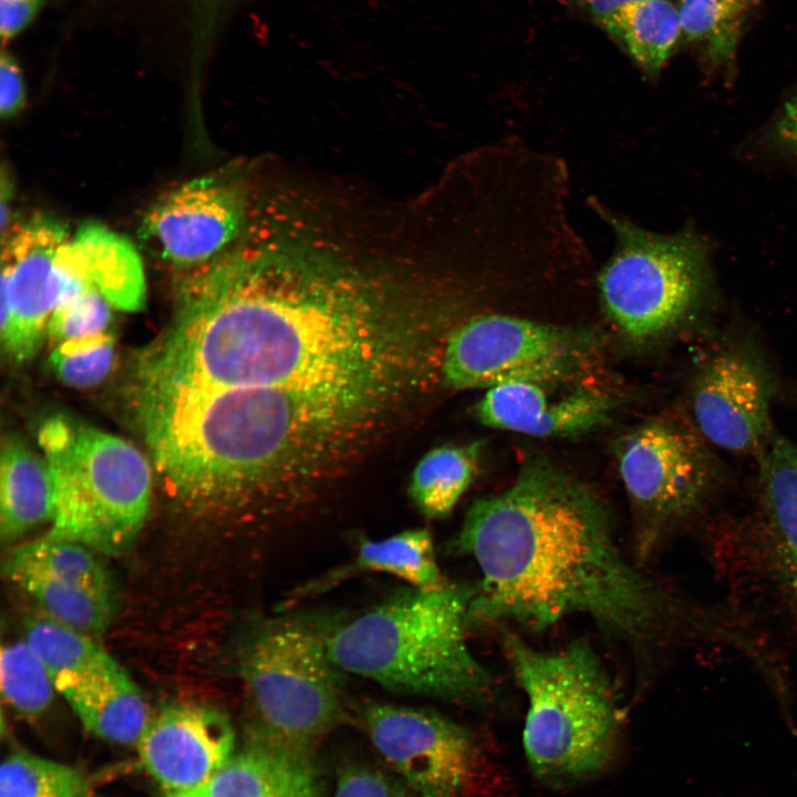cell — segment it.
Segmentation results:
<instances>
[{
	"label": "cell",
	"mask_w": 797,
	"mask_h": 797,
	"mask_svg": "<svg viewBox=\"0 0 797 797\" xmlns=\"http://www.w3.org/2000/svg\"><path fill=\"white\" fill-rule=\"evenodd\" d=\"M192 270L141 380L250 389L312 407L348 393L370 303L365 269L303 244L266 241Z\"/></svg>",
	"instance_id": "obj_1"
},
{
	"label": "cell",
	"mask_w": 797,
	"mask_h": 797,
	"mask_svg": "<svg viewBox=\"0 0 797 797\" xmlns=\"http://www.w3.org/2000/svg\"><path fill=\"white\" fill-rule=\"evenodd\" d=\"M456 545L482 575L472 623L510 620L542 630L582 613L645 658L670 643L731 646L738 638L734 612L685 600L634 567L602 500L544 460L476 500Z\"/></svg>",
	"instance_id": "obj_2"
},
{
	"label": "cell",
	"mask_w": 797,
	"mask_h": 797,
	"mask_svg": "<svg viewBox=\"0 0 797 797\" xmlns=\"http://www.w3.org/2000/svg\"><path fill=\"white\" fill-rule=\"evenodd\" d=\"M138 390L155 464L185 499L279 514L318 493L303 434L273 396L154 381Z\"/></svg>",
	"instance_id": "obj_3"
},
{
	"label": "cell",
	"mask_w": 797,
	"mask_h": 797,
	"mask_svg": "<svg viewBox=\"0 0 797 797\" xmlns=\"http://www.w3.org/2000/svg\"><path fill=\"white\" fill-rule=\"evenodd\" d=\"M474 593L475 586L411 587L329 629V656L342 672L396 693L447 700L485 696L493 679L466 638Z\"/></svg>",
	"instance_id": "obj_4"
},
{
	"label": "cell",
	"mask_w": 797,
	"mask_h": 797,
	"mask_svg": "<svg viewBox=\"0 0 797 797\" xmlns=\"http://www.w3.org/2000/svg\"><path fill=\"white\" fill-rule=\"evenodd\" d=\"M503 642L528 701L522 737L532 772L569 783L602 769L617 748L620 720L611 679L592 646L579 640L545 652L507 630Z\"/></svg>",
	"instance_id": "obj_5"
},
{
	"label": "cell",
	"mask_w": 797,
	"mask_h": 797,
	"mask_svg": "<svg viewBox=\"0 0 797 797\" xmlns=\"http://www.w3.org/2000/svg\"><path fill=\"white\" fill-rule=\"evenodd\" d=\"M53 487L48 537L118 555L136 540L147 515L149 466L126 441L55 415L40 428Z\"/></svg>",
	"instance_id": "obj_6"
},
{
	"label": "cell",
	"mask_w": 797,
	"mask_h": 797,
	"mask_svg": "<svg viewBox=\"0 0 797 797\" xmlns=\"http://www.w3.org/2000/svg\"><path fill=\"white\" fill-rule=\"evenodd\" d=\"M328 632L284 615L248 634L239 652L250 706L248 742L312 751L343 718L342 671L329 656Z\"/></svg>",
	"instance_id": "obj_7"
},
{
	"label": "cell",
	"mask_w": 797,
	"mask_h": 797,
	"mask_svg": "<svg viewBox=\"0 0 797 797\" xmlns=\"http://www.w3.org/2000/svg\"><path fill=\"white\" fill-rule=\"evenodd\" d=\"M588 204L614 236L596 282L603 309L624 334L640 341L659 337L703 304L712 272L708 247L698 234L652 232L594 197Z\"/></svg>",
	"instance_id": "obj_8"
},
{
	"label": "cell",
	"mask_w": 797,
	"mask_h": 797,
	"mask_svg": "<svg viewBox=\"0 0 797 797\" xmlns=\"http://www.w3.org/2000/svg\"><path fill=\"white\" fill-rule=\"evenodd\" d=\"M618 467L635 508V551L646 561L697 518L722 483V469L693 424L658 418L625 435Z\"/></svg>",
	"instance_id": "obj_9"
},
{
	"label": "cell",
	"mask_w": 797,
	"mask_h": 797,
	"mask_svg": "<svg viewBox=\"0 0 797 797\" xmlns=\"http://www.w3.org/2000/svg\"><path fill=\"white\" fill-rule=\"evenodd\" d=\"M365 729L381 757L417 797H463L487 780L472 733L429 710L371 703Z\"/></svg>",
	"instance_id": "obj_10"
},
{
	"label": "cell",
	"mask_w": 797,
	"mask_h": 797,
	"mask_svg": "<svg viewBox=\"0 0 797 797\" xmlns=\"http://www.w3.org/2000/svg\"><path fill=\"white\" fill-rule=\"evenodd\" d=\"M575 356L576 342L557 327L485 313L449 330L439 373L447 386L458 390L517 380L548 382L567 372Z\"/></svg>",
	"instance_id": "obj_11"
},
{
	"label": "cell",
	"mask_w": 797,
	"mask_h": 797,
	"mask_svg": "<svg viewBox=\"0 0 797 797\" xmlns=\"http://www.w3.org/2000/svg\"><path fill=\"white\" fill-rule=\"evenodd\" d=\"M69 238L62 222L43 215L11 225L2 236L1 341L17 362L37 353L56 307L84 287L58 262Z\"/></svg>",
	"instance_id": "obj_12"
},
{
	"label": "cell",
	"mask_w": 797,
	"mask_h": 797,
	"mask_svg": "<svg viewBox=\"0 0 797 797\" xmlns=\"http://www.w3.org/2000/svg\"><path fill=\"white\" fill-rule=\"evenodd\" d=\"M772 376L744 346L710 355L690 391L693 425L706 442L736 454L762 452L770 434Z\"/></svg>",
	"instance_id": "obj_13"
},
{
	"label": "cell",
	"mask_w": 797,
	"mask_h": 797,
	"mask_svg": "<svg viewBox=\"0 0 797 797\" xmlns=\"http://www.w3.org/2000/svg\"><path fill=\"white\" fill-rule=\"evenodd\" d=\"M246 213L247 196L238 182L203 176L161 197L145 214L139 235L162 259L193 269L227 250Z\"/></svg>",
	"instance_id": "obj_14"
},
{
	"label": "cell",
	"mask_w": 797,
	"mask_h": 797,
	"mask_svg": "<svg viewBox=\"0 0 797 797\" xmlns=\"http://www.w3.org/2000/svg\"><path fill=\"white\" fill-rule=\"evenodd\" d=\"M136 747L163 791H187L205 786L231 757L235 732L216 708L170 704L148 718Z\"/></svg>",
	"instance_id": "obj_15"
},
{
	"label": "cell",
	"mask_w": 797,
	"mask_h": 797,
	"mask_svg": "<svg viewBox=\"0 0 797 797\" xmlns=\"http://www.w3.org/2000/svg\"><path fill=\"white\" fill-rule=\"evenodd\" d=\"M544 383L517 380L486 389L476 416L493 428L551 437L587 432L609 415L611 405L602 394L577 392L552 400Z\"/></svg>",
	"instance_id": "obj_16"
},
{
	"label": "cell",
	"mask_w": 797,
	"mask_h": 797,
	"mask_svg": "<svg viewBox=\"0 0 797 797\" xmlns=\"http://www.w3.org/2000/svg\"><path fill=\"white\" fill-rule=\"evenodd\" d=\"M762 455L758 535L773 580L797 609V445L777 437Z\"/></svg>",
	"instance_id": "obj_17"
},
{
	"label": "cell",
	"mask_w": 797,
	"mask_h": 797,
	"mask_svg": "<svg viewBox=\"0 0 797 797\" xmlns=\"http://www.w3.org/2000/svg\"><path fill=\"white\" fill-rule=\"evenodd\" d=\"M55 689L87 732L112 743L136 745L149 718L141 690L111 655Z\"/></svg>",
	"instance_id": "obj_18"
},
{
	"label": "cell",
	"mask_w": 797,
	"mask_h": 797,
	"mask_svg": "<svg viewBox=\"0 0 797 797\" xmlns=\"http://www.w3.org/2000/svg\"><path fill=\"white\" fill-rule=\"evenodd\" d=\"M311 753L247 741L203 789L208 797H325Z\"/></svg>",
	"instance_id": "obj_19"
},
{
	"label": "cell",
	"mask_w": 797,
	"mask_h": 797,
	"mask_svg": "<svg viewBox=\"0 0 797 797\" xmlns=\"http://www.w3.org/2000/svg\"><path fill=\"white\" fill-rule=\"evenodd\" d=\"M58 260L74 279L121 310H139L145 299L142 261L126 239L96 224L83 226L61 247Z\"/></svg>",
	"instance_id": "obj_20"
},
{
	"label": "cell",
	"mask_w": 797,
	"mask_h": 797,
	"mask_svg": "<svg viewBox=\"0 0 797 797\" xmlns=\"http://www.w3.org/2000/svg\"><path fill=\"white\" fill-rule=\"evenodd\" d=\"M366 572L394 576L422 590L439 589L448 583L441 573L429 531L413 528L383 539H362L351 560L300 587L291 600L323 593Z\"/></svg>",
	"instance_id": "obj_21"
},
{
	"label": "cell",
	"mask_w": 797,
	"mask_h": 797,
	"mask_svg": "<svg viewBox=\"0 0 797 797\" xmlns=\"http://www.w3.org/2000/svg\"><path fill=\"white\" fill-rule=\"evenodd\" d=\"M0 460V538L9 545L51 519L53 487L45 459L19 438L3 443Z\"/></svg>",
	"instance_id": "obj_22"
},
{
	"label": "cell",
	"mask_w": 797,
	"mask_h": 797,
	"mask_svg": "<svg viewBox=\"0 0 797 797\" xmlns=\"http://www.w3.org/2000/svg\"><path fill=\"white\" fill-rule=\"evenodd\" d=\"M649 75L661 72L682 35L677 6L669 0H639L598 23Z\"/></svg>",
	"instance_id": "obj_23"
},
{
	"label": "cell",
	"mask_w": 797,
	"mask_h": 797,
	"mask_svg": "<svg viewBox=\"0 0 797 797\" xmlns=\"http://www.w3.org/2000/svg\"><path fill=\"white\" fill-rule=\"evenodd\" d=\"M3 572L45 615L82 633L101 634L113 619L115 596L22 568L3 567Z\"/></svg>",
	"instance_id": "obj_24"
},
{
	"label": "cell",
	"mask_w": 797,
	"mask_h": 797,
	"mask_svg": "<svg viewBox=\"0 0 797 797\" xmlns=\"http://www.w3.org/2000/svg\"><path fill=\"white\" fill-rule=\"evenodd\" d=\"M477 444L444 445L427 452L413 470L410 497L427 518L452 513L478 470Z\"/></svg>",
	"instance_id": "obj_25"
},
{
	"label": "cell",
	"mask_w": 797,
	"mask_h": 797,
	"mask_svg": "<svg viewBox=\"0 0 797 797\" xmlns=\"http://www.w3.org/2000/svg\"><path fill=\"white\" fill-rule=\"evenodd\" d=\"M3 567L40 572L115 596L113 577L96 552L77 542L45 536L13 548Z\"/></svg>",
	"instance_id": "obj_26"
},
{
	"label": "cell",
	"mask_w": 797,
	"mask_h": 797,
	"mask_svg": "<svg viewBox=\"0 0 797 797\" xmlns=\"http://www.w3.org/2000/svg\"><path fill=\"white\" fill-rule=\"evenodd\" d=\"M755 0H680L682 35L715 65L732 62Z\"/></svg>",
	"instance_id": "obj_27"
},
{
	"label": "cell",
	"mask_w": 797,
	"mask_h": 797,
	"mask_svg": "<svg viewBox=\"0 0 797 797\" xmlns=\"http://www.w3.org/2000/svg\"><path fill=\"white\" fill-rule=\"evenodd\" d=\"M25 641L45 666L54 686L110 656L91 635L45 614L27 621Z\"/></svg>",
	"instance_id": "obj_28"
},
{
	"label": "cell",
	"mask_w": 797,
	"mask_h": 797,
	"mask_svg": "<svg viewBox=\"0 0 797 797\" xmlns=\"http://www.w3.org/2000/svg\"><path fill=\"white\" fill-rule=\"evenodd\" d=\"M0 797H92V793L77 769L17 752L1 764Z\"/></svg>",
	"instance_id": "obj_29"
},
{
	"label": "cell",
	"mask_w": 797,
	"mask_h": 797,
	"mask_svg": "<svg viewBox=\"0 0 797 797\" xmlns=\"http://www.w3.org/2000/svg\"><path fill=\"white\" fill-rule=\"evenodd\" d=\"M0 685L8 704L27 717L43 714L56 691L49 672L27 641L2 646Z\"/></svg>",
	"instance_id": "obj_30"
},
{
	"label": "cell",
	"mask_w": 797,
	"mask_h": 797,
	"mask_svg": "<svg viewBox=\"0 0 797 797\" xmlns=\"http://www.w3.org/2000/svg\"><path fill=\"white\" fill-rule=\"evenodd\" d=\"M114 339L106 331L60 342L50 355L55 375L65 384L87 387L102 382L114 362Z\"/></svg>",
	"instance_id": "obj_31"
},
{
	"label": "cell",
	"mask_w": 797,
	"mask_h": 797,
	"mask_svg": "<svg viewBox=\"0 0 797 797\" xmlns=\"http://www.w3.org/2000/svg\"><path fill=\"white\" fill-rule=\"evenodd\" d=\"M108 300L92 287L66 297L52 313L48 333L54 341L63 342L104 332L111 321Z\"/></svg>",
	"instance_id": "obj_32"
},
{
	"label": "cell",
	"mask_w": 797,
	"mask_h": 797,
	"mask_svg": "<svg viewBox=\"0 0 797 797\" xmlns=\"http://www.w3.org/2000/svg\"><path fill=\"white\" fill-rule=\"evenodd\" d=\"M333 797H417L397 776L362 763H345L338 770Z\"/></svg>",
	"instance_id": "obj_33"
},
{
	"label": "cell",
	"mask_w": 797,
	"mask_h": 797,
	"mask_svg": "<svg viewBox=\"0 0 797 797\" xmlns=\"http://www.w3.org/2000/svg\"><path fill=\"white\" fill-rule=\"evenodd\" d=\"M25 89L21 69L14 56L2 50L0 58V113L2 117L15 115L24 105Z\"/></svg>",
	"instance_id": "obj_34"
},
{
	"label": "cell",
	"mask_w": 797,
	"mask_h": 797,
	"mask_svg": "<svg viewBox=\"0 0 797 797\" xmlns=\"http://www.w3.org/2000/svg\"><path fill=\"white\" fill-rule=\"evenodd\" d=\"M767 139L778 153L797 158V91L773 118Z\"/></svg>",
	"instance_id": "obj_35"
},
{
	"label": "cell",
	"mask_w": 797,
	"mask_h": 797,
	"mask_svg": "<svg viewBox=\"0 0 797 797\" xmlns=\"http://www.w3.org/2000/svg\"><path fill=\"white\" fill-rule=\"evenodd\" d=\"M44 0H0V35L6 44L28 28L42 9Z\"/></svg>",
	"instance_id": "obj_36"
},
{
	"label": "cell",
	"mask_w": 797,
	"mask_h": 797,
	"mask_svg": "<svg viewBox=\"0 0 797 797\" xmlns=\"http://www.w3.org/2000/svg\"><path fill=\"white\" fill-rule=\"evenodd\" d=\"M576 3L599 23L601 20L622 8L639 0H575Z\"/></svg>",
	"instance_id": "obj_37"
},
{
	"label": "cell",
	"mask_w": 797,
	"mask_h": 797,
	"mask_svg": "<svg viewBox=\"0 0 797 797\" xmlns=\"http://www.w3.org/2000/svg\"><path fill=\"white\" fill-rule=\"evenodd\" d=\"M162 797H208L203 787L187 791H163Z\"/></svg>",
	"instance_id": "obj_38"
},
{
	"label": "cell",
	"mask_w": 797,
	"mask_h": 797,
	"mask_svg": "<svg viewBox=\"0 0 797 797\" xmlns=\"http://www.w3.org/2000/svg\"><path fill=\"white\" fill-rule=\"evenodd\" d=\"M226 0H194L196 7H201L203 10H214L219 4H222Z\"/></svg>",
	"instance_id": "obj_39"
}]
</instances>
